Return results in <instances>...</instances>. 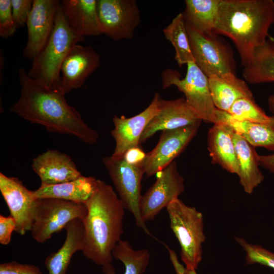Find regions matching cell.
Listing matches in <instances>:
<instances>
[{"label": "cell", "instance_id": "d6a6232c", "mask_svg": "<svg viewBox=\"0 0 274 274\" xmlns=\"http://www.w3.org/2000/svg\"><path fill=\"white\" fill-rule=\"evenodd\" d=\"M32 2L31 0H11L13 17L18 27L26 24Z\"/></svg>", "mask_w": 274, "mask_h": 274}, {"label": "cell", "instance_id": "5bb4252c", "mask_svg": "<svg viewBox=\"0 0 274 274\" xmlns=\"http://www.w3.org/2000/svg\"><path fill=\"white\" fill-rule=\"evenodd\" d=\"M60 6V2L57 0H33L26 22L28 37L23 52L26 58L32 60L46 45Z\"/></svg>", "mask_w": 274, "mask_h": 274}, {"label": "cell", "instance_id": "9c48e42d", "mask_svg": "<svg viewBox=\"0 0 274 274\" xmlns=\"http://www.w3.org/2000/svg\"><path fill=\"white\" fill-rule=\"evenodd\" d=\"M87 213L85 203L52 198L39 199L31 235L38 243H44L73 219L84 221Z\"/></svg>", "mask_w": 274, "mask_h": 274}, {"label": "cell", "instance_id": "6da1fadb", "mask_svg": "<svg viewBox=\"0 0 274 274\" xmlns=\"http://www.w3.org/2000/svg\"><path fill=\"white\" fill-rule=\"evenodd\" d=\"M20 96L9 109L30 123L44 126L52 133L74 136L82 142L93 144L98 132L89 127L79 112L70 105L58 86H49L43 81L29 77L19 68Z\"/></svg>", "mask_w": 274, "mask_h": 274}, {"label": "cell", "instance_id": "f1b7e54d", "mask_svg": "<svg viewBox=\"0 0 274 274\" xmlns=\"http://www.w3.org/2000/svg\"><path fill=\"white\" fill-rule=\"evenodd\" d=\"M162 31L166 39L175 48V59L180 67L194 62L182 13L173 18Z\"/></svg>", "mask_w": 274, "mask_h": 274}, {"label": "cell", "instance_id": "e0dca14e", "mask_svg": "<svg viewBox=\"0 0 274 274\" xmlns=\"http://www.w3.org/2000/svg\"><path fill=\"white\" fill-rule=\"evenodd\" d=\"M202 120L187 104L184 96L172 100L160 99L159 110L151 119L140 139L144 143L158 131L200 125Z\"/></svg>", "mask_w": 274, "mask_h": 274}, {"label": "cell", "instance_id": "836d02e7", "mask_svg": "<svg viewBox=\"0 0 274 274\" xmlns=\"http://www.w3.org/2000/svg\"><path fill=\"white\" fill-rule=\"evenodd\" d=\"M0 274H43L40 268L32 264L18 263L15 261L1 263Z\"/></svg>", "mask_w": 274, "mask_h": 274}, {"label": "cell", "instance_id": "603a6c76", "mask_svg": "<svg viewBox=\"0 0 274 274\" xmlns=\"http://www.w3.org/2000/svg\"><path fill=\"white\" fill-rule=\"evenodd\" d=\"M97 180L93 177L82 175L75 180L62 183L41 185L32 192L37 199L52 198L85 203L95 191Z\"/></svg>", "mask_w": 274, "mask_h": 274}, {"label": "cell", "instance_id": "7402d4cb", "mask_svg": "<svg viewBox=\"0 0 274 274\" xmlns=\"http://www.w3.org/2000/svg\"><path fill=\"white\" fill-rule=\"evenodd\" d=\"M215 123L228 125L255 148L263 147L274 152V125L239 120L218 109Z\"/></svg>", "mask_w": 274, "mask_h": 274}, {"label": "cell", "instance_id": "ba28073f", "mask_svg": "<svg viewBox=\"0 0 274 274\" xmlns=\"http://www.w3.org/2000/svg\"><path fill=\"white\" fill-rule=\"evenodd\" d=\"M185 24L194 62L208 78L235 74L233 53L225 43L215 35H206Z\"/></svg>", "mask_w": 274, "mask_h": 274}, {"label": "cell", "instance_id": "52a82bcc", "mask_svg": "<svg viewBox=\"0 0 274 274\" xmlns=\"http://www.w3.org/2000/svg\"><path fill=\"white\" fill-rule=\"evenodd\" d=\"M102 162L125 209L133 215L137 226L151 235L140 212L143 167L128 164L123 157H105Z\"/></svg>", "mask_w": 274, "mask_h": 274}, {"label": "cell", "instance_id": "7c38bea8", "mask_svg": "<svg viewBox=\"0 0 274 274\" xmlns=\"http://www.w3.org/2000/svg\"><path fill=\"white\" fill-rule=\"evenodd\" d=\"M199 126L162 131L155 148L146 154L143 165L144 174L147 177L156 175L174 161L195 136Z\"/></svg>", "mask_w": 274, "mask_h": 274}, {"label": "cell", "instance_id": "ab89813d", "mask_svg": "<svg viewBox=\"0 0 274 274\" xmlns=\"http://www.w3.org/2000/svg\"><path fill=\"white\" fill-rule=\"evenodd\" d=\"M187 274H197V273L196 272V270L187 269Z\"/></svg>", "mask_w": 274, "mask_h": 274}, {"label": "cell", "instance_id": "cb8c5ba5", "mask_svg": "<svg viewBox=\"0 0 274 274\" xmlns=\"http://www.w3.org/2000/svg\"><path fill=\"white\" fill-rule=\"evenodd\" d=\"M209 82L214 105L220 110L228 112L239 98H254L247 83L237 77L235 74L228 73L211 76Z\"/></svg>", "mask_w": 274, "mask_h": 274}, {"label": "cell", "instance_id": "277c9868", "mask_svg": "<svg viewBox=\"0 0 274 274\" xmlns=\"http://www.w3.org/2000/svg\"><path fill=\"white\" fill-rule=\"evenodd\" d=\"M85 39L71 30L60 6L53 31L44 48L32 60L28 75L43 81L49 86H58L65 58L75 45Z\"/></svg>", "mask_w": 274, "mask_h": 274}, {"label": "cell", "instance_id": "e575fe53", "mask_svg": "<svg viewBox=\"0 0 274 274\" xmlns=\"http://www.w3.org/2000/svg\"><path fill=\"white\" fill-rule=\"evenodd\" d=\"M16 223L10 215L8 217L0 215V243L4 245L9 244L11 240L13 231H15Z\"/></svg>", "mask_w": 274, "mask_h": 274}, {"label": "cell", "instance_id": "4fadbf2b", "mask_svg": "<svg viewBox=\"0 0 274 274\" xmlns=\"http://www.w3.org/2000/svg\"><path fill=\"white\" fill-rule=\"evenodd\" d=\"M0 191L16 223L15 231L24 235L30 231L38 200L18 178L0 173Z\"/></svg>", "mask_w": 274, "mask_h": 274}, {"label": "cell", "instance_id": "8992f818", "mask_svg": "<svg viewBox=\"0 0 274 274\" xmlns=\"http://www.w3.org/2000/svg\"><path fill=\"white\" fill-rule=\"evenodd\" d=\"M187 66V73L184 78H181L177 70H164L161 74L162 89L176 86L183 93L188 105L202 121L214 124L217 108L212 99L209 78L194 62L188 63Z\"/></svg>", "mask_w": 274, "mask_h": 274}, {"label": "cell", "instance_id": "d6986e66", "mask_svg": "<svg viewBox=\"0 0 274 274\" xmlns=\"http://www.w3.org/2000/svg\"><path fill=\"white\" fill-rule=\"evenodd\" d=\"M60 6L68 26L74 33L84 37L102 34L97 0H63Z\"/></svg>", "mask_w": 274, "mask_h": 274}, {"label": "cell", "instance_id": "5b68a950", "mask_svg": "<svg viewBox=\"0 0 274 274\" xmlns=\"http://www.w3.org/2000/svg\"><path fill=\"white\" fill-rule=\"evenodd\" d=\"M166 208L170 227L181 246V259L187 269L196 270L202 259V244L206 239L203 215L179 198Z\"/></svg>", "mask_w": 274, "mask_h": 274}, {"label": "cell", "instance_id": "2e32d148", "mask_svg": "<svg viewBox=\"0 0 274 274\" xmlns=\"http://www.w3.org/2000/svg\"><path fill=\"white\" fill-rule=\"evenodd\" d=\"M100 64V56L92 47L79 44L75 45L61 65L59 84L61 92L65 95L81 87Z\"/></svg>", "mask_w": 274, "mask_h": 274}, {"label": "cell", "instance_id": "ac0fdd59", "mask_svg": "<svg viewBox=\"0 0 274 274\" xmlns=\"http://www.w3.org/2000/svg\"><path fill=\"white\" fill-rule=\"evenodd\" d=\"M31 167L42 185L62 183L82 176L70 156L55 149L48 150L33 158Z\"/></svg>", "mask_w": 274, "mask_h": 274}, {"label": "cell", "instance_id": "44dd1931", "mask_svg": "<svg viewBox=\"0 0 274 274\" xmlns=\"http://www.w3.org/2000/svg\"><path fill=\"white\" fill-rule=\"evenodd\" d=\"M66 237L62 246L48 255L44 264L49 274H66L72 257L78 251L84 250L85 229L83 220L76 218L65 226Z\"/></svg>", "mask_w": 274, "mask_h": 274}, {"label": "cell", "instance_id": "f35d334b", "mask_svg": "<svg viewBox=\"0 0 274 274\" xmlns=\"http://www.w3.org/2000/svg\"><path fill=\"white\" fill-rule=\"evenodd\" d=\"M267 103L269 110L274 116V94L270 95L268 97Z\"/></svg>", "mask_w": 274, "mask_h": 274}, {"label": "cell", "instance_id": "ffe728a7", "mask_svg": "<svg viewBox=\"0 0 274 274\" xmlns=\"http://www.w3.org/2000/svg\"><path fill=\"white\" fill-rule=\"evenodd\" d=\"M233 134V130L228 125L213 124L208 133V150L213 164L237 175L238 167Z\"/></svg>", "mask_w": 274, "mask_h": 274}, {"label": "cell", "instance_id": "9a60e30c", "mask_svg": "<svg viewBox=\"0 0 274 274\" xmlns=\"http://www.w3.org/2000/svg\"><path fill=\"white\" fill-rule=\"evenodd\" d=\"M160 99L156 92L150 105L139 114L130 118L114 116V128L111 133L115 141V148L112 156L122 157L129 149L139 146L144 131L159 110Z\"/></svg>", "mask_w": 274, "mask_h": 274}, {"label": "cell", "instance_id": "7a4b0ae2", "mask_svg": "<svg viewBox=\"0 0 274 274\" xmlns=\"http://www.w3.org/2000/svg\"><path fill=\"white\" fill-rule=\"evenodd\" d=\"M85 204L87 213L83 221V254L97 265L111 264L112 251L123 231V204L113 188L98 179L95 191Z\"/></svg>", "mask_w": 274, "mask_h": 274}, {"label": "cell", "instance_id": "8d00e7d4", "mask_svg": "<svg viewBox=\"0 0 274 274\" xmlns=\"http://www.w3.org/2000/svg\"><path fill=\"white\" fill-rule=\"evenodd\" d=\"M258 161L260 167L274 175V152L270 154L259 155Z\"/></svg>", "mask_w": 274, "mask_h": 274}, {"label": "cell", "instance_id": "3957f363", "mask_svg": "<svg viewBox=\"0 0 274 274\" xmlns=\"http://www.w3.org/2000/svg\"><path fill=\"white\" fill-rule=\"evenodd\" d=\"M273 0H220L215 34L230 38L243 66L258 47L272 37Z\"/></svg>", "mask_w": 274, "mask_h": 274}, {"label": "cell", "instance_id": "8fae6325", "mask_svg": "<svg viewBox=\"0 0 274 274\" xmlns=\"http://www.w3.org/2000/svg\"><path fill=\"white\" fill-rule=\"evenodd\" d=\"M156 175L155 183L142 195L140 201L141 214L145 223L153 220L185 189L184 179L174 161Z\"/></svg>", "mask_w": 274, "mask_h": 274}, {"label": "cell", "instance_id": "74e56055", "mask_svg": "<svg viewBox=\"0 0 274 274\" xmlns=\"http://www.w3.org/2000/svg\"><path fill=\"white\" fill-rule=\"evenodd\" d=\"M166 247L168 251L170 260L173 265L176 274H187V268L185 267L179 261L175 251Z\"/></svg>", "mask_w": 274, "mask_h": 274}, {"label": "cell", "instance_id": "484cf974", "mask_svg": "<svg viewBox=\"0 0 274 274\" xmlns=\"http://www.w3.org/2000/svg\"><path fill=\"white\" fill-rule=\"evenodd\" d=\"M243 77L247 83L274 82V39H268L254 50L243 65Z\"/></svg>", "mask_w": 274, "mask_h": 274}, {"label": "cell", "instance_id": "30bf717a", "mask_svg": "<svg viewBox=\"0 0 274 274\" xmlns=\"http://www.w3.org/2000/svg\"><path fill=\"white\" fill-rule=\"evenodd\" d=\"M97 12L102 34L114 41L133 39L141 22L135 0H97Z\"/></svg>", "mask_w": 274, "mask_h": 274}, {"label": "cell", "instance_id": "f546056e", "mask_svg": "<svg viewBox=\"0 0 274 274\" xmlns=\"http://www.w3.org/2000/svg\"><path fill=\"white\" fill-rule=\"evenodd\" d=\"M228 112L236 119L274 125V116H268L255 102L254 98L243 97L235 101Z\"/></svg>", "mask_w": 274, "mask_h": 274}, {"label": "cell", "instance_id": "4dcf8cb0", "mask_svg": "<svg viewBox=\"0 0 274 274\" xmlns=\"http://www.w3.org/2000/svg\"><path fill=\"white\" fill-rule=\"evenodd\" d=\"M235 239L246 253L247 264H259L274 269V252L240 237H235Z\"/></svg>", "mask_w": 274, "mask_h": 274}, {"label": "cell", "instance_id": "1f68e13d", "mask_svg": "<svg viewBox=\"0 0 274 274\" xmlns=\"http://www.w3.org/2000/svg\"><path fill=\"white\" fill-rule=\"evenodd\" d=\"M18 28L13 17L11 0H0V36L7 39Z\"/></svg>", "mask_w": 274, "mask_h": 274}, {"label": "cell", "instance_id": "83f0119b", "mask_svg": "<svg viewBox=\"0 0 274 274\" xmlns=\"http://www.w3.org/2000/svg\"><path fill=\"white\" fill-rule=\"evenodd\" d=\"M113 257L121 261L125 266L124 274H143L146 271L150 260V253L147 249L135 250L127 241L120 240L112 251ZM104 274H116L112 264L102 266Z\"/></svg>", "mask_w": 274, "mask_h": 274}, {"label": "cell", "instance_id": "d4e9b609", "mask_svg": "<svg viewBox=\"0 0 274 274\" xmlns=\"http://www.w3.org/2000/svg\"><path fill=\"white\" fill-rule=\"evenodd\" d=\"M233 139L238 163L239 183L247 193L251 194L264 179L259 168V155L255 147L234 131Z\"/></svg>", "mask_w": 274, "mask_h": 274}, {"label": "cell", "instance_id": "4316f807", "mask_svg": "<svg viewBox=\"0 0 274 274\" xmlns=\"http://www.w3.org/2000/svg\"><path fill=\"white\" fill-rule=\"evenodd\" d=\"M219 1L186 0L182 13L185 23L206 35H215Z\"/></svg>", "mask_w": 274, "mask_h": 274}, {"label": "cell", "instance_id": "d590c367", "mask_svg": "<svg viewBox=\"0 0 274 274\" xmlns=\"http://www.w3.org/2000/svg\"><path fill=\"white\" fill-rule=\"evenodd\" d=\"M146 154L139 146L127 150L123 156L128 164L137 166H142L146 157Z\"/></svg>", "mask_w": 274, "mask_h": 274}]
</instances>
